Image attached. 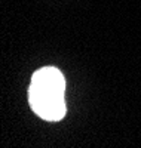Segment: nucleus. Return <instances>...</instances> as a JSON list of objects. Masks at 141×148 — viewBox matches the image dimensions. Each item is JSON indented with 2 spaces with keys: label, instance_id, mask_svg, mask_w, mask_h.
<instances>
[{
  "label": "nucleus",
  "instance_id": "obj_1",
  "mask_svg": "<svg viewBox=\"0 0 141 148\" xmlns=\"http://www.w3.org/2000/svg\"><path fill=\"white\" fill-rule=\"evenodd\" d=\"M66 80L55 67L37 70L30 83L28 102L34 113L46 121H59L66 116Z\"/></svg>",
  "mask_w": 141,
  "mask_h": 148
}]
</instances>
